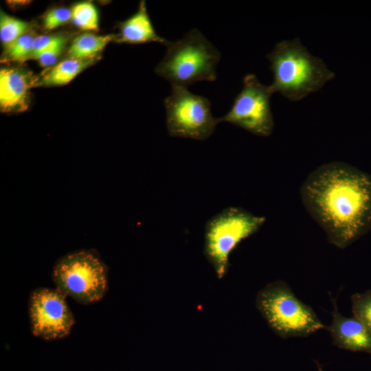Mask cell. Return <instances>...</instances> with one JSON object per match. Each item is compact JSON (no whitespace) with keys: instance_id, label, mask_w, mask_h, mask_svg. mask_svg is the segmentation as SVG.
Instances as JSON below:
<instances>
[{"instance_id":"obj_1","label":"cell","mask_w":371,"mask_h":371,"mask_svg":"<svg viewBox=\"0 0 371 371\" xmlns=\"http://www.w3.org/2000/svg\"><path fill=\"white\" fill-rule=\"evenodd\" d=\"M300 194L309 215L330 243L344 249L371 228V176L341 161L313 170Z\"/></svg>"},{"instance_id":"obj_2","label":"cell","mask_w":371,"mask_h":371,"mask_svg":"<svg viewBox=\"0 0 371 371\" xmlns=\"http://www.w3.org/2000/svg\"><path fill=\"white\" fill-rule=\"evenodd\" d=\"M267 58L273 76L271 90L292 102L319 90L335 76L321 58L309 53L299 38L277 43Z\"/></svg>"},{"instance_id":"obj_3","label":"cell","mask_w":371,"mask_h":371,"mask_svg":"<svg viewBox=\"0 0 371 371\" xmlns=\"http://www.w3.org/2000/svg\"><path fill=\"white\" fill-rule=\"evenodd\" d=\"M166 46V54L155 71L172 87H187L198 81L216 80L221 54L197 29Z\"/></svg>"},{"instance_id":"obj_4","label":"cell","mask_w":371,"mask_h":371,"mask_svg":"<svg viewBox=\"0 0 371 371\" xmlns=\"http://www.w3.org/2000/svg\"><path fill=\"white\" fill-rule=\"evenodd\" d=\"M256 304L269 326L283 339L307 337L326 328L314 311L283 281L273 282L260 290Z\"/></svg>"},{"instance_id":"obj_5","label":"cell","mask_w":371,"mask_h":371,"mask_svg":"<svg viewBox=\"0 0 371 371\" xmlns=\"http://www.w3.org/2000/svg\"><path fill=\"white\" fill-rule=\"evenodd\" d=\"M265 221V216L238 207H226L207 221L203 253L218 279L226 274L229 256L236 247L257 232Z\"/></svg>"},{"instance_id":"obj_6","label":"cell","mask_w":371,"mask_h":371,"mask_svg":"<svg viewBox=\"0 0 371 371\" xmlns=\"http://www.w3.org/2000/svg\"><path fill=\"white\" fill-rule=\"evenodd\" d=\"M52 278L58 291L84 304L98 302L108 289L106 266L87 250L73 251L58 259Z\"/></svg>"},{"instance_id":"obj_7","label":"cell","mask_w":371,"mask_h":371,"mask_svg":"<svg viewBox=\"0 0 371 371\" xmlns=\"http://www.w3.org/2000/svg\"><path fill=\"white\" fill-rule=\"evenodd\" d=\"M166 126L171 137L204 141L214 133L219 124L211 112L210 100L194 94L187 87H172V92L164 100Z\"/></svg>"},{"instance_id":"obj_8","label":"cell","mask_w":371,"mask_h":371,"mask_svg":"<svg viewBox=\"0 0 371 371\" xmlns=\"http://www.w3.org/2000/svg\"><path fill=\"white\" fill-rule=\"evenodd\" d=\"M273 93L270 86L262 84L254 74L246 75L243 89L218 122H229L258 136H269L274 127L270 106Z\"/></svg>"},{"instance_id":"obj_9","label":"cell","mask_w":371,"mask_h":371,"mask_svg":"<svg viewBox=\"0 0 371 371\" xmlns=\"http://www.w3.org/2000/svg\"><path fill=\"white\" fill-rule=\"evenodd\" d=\"M65 297L57 289L39 288L32 293L29 313L34 336L49 341L64 338L70 333L75 319Z\"/></svg>"},{"instance_id":"obj_10","label":"cell","mask_w":371,"mask_h":371,"mask_svg":"<svg viewBox=\"0 0 371 371\" xmlns=\"http://www.w3.org/2000/svg\"><path fill=\"white\" fill-rule=\"evenodd\" d=\"M37 76L14 67L0 71V109L3 113L23 112L28 107L29 90L34 87Z\"/></svg>"},{"instance_id":"obj_11","label":"cell","mask_w":371,"mask_h":371,"mask_svg":"<svg viewBox=\"0 0 371 371\" xmlns=\"http://www.w3.org/2000/svg\"><path fill=\"white\" fill-rule=\"evenodd\" d=\"M333 304V322L328 327L333 344L342 349L355 352H365L371 355V333L355 317H347L341 315L337 308L336 300L331 299Z\"/></svg>"},{"instance_id":"obj_12","label":"cell","mask_w":371,"mask_h":371,"mask_svg":"<svg viewBox=\"0 0 371 371\" xmlns=\"http://www.w3.org/2000/svg\"><path fill=\"white\" fill-rule=\"evenodd\" d=\"M115 41L129 44L156 42L166 45L169 41L157 34L147 12L144 1L139 2L137 12L121 22Z\"/></svg>"},{"instance_id":"obj_13","label":"cell","mask_w":371,"mask_h":371,"mask_svg":"<svg viewBox=\"0 0 371 371\" xmlns=\"http://www.w3.org/2000/svg\"><path fill=\"white\" fill-rule=\"evenodd\" d=\"M98 58L99 57L91 59L66 58L44 69L37 76L34 87L67 85L83 70L95 63Z\"/></svg>"},{"instance_id":"obj_14","label":"cell","mask_w":371,"mask_h":371,"mask_svg":"<svg viewBox=\"0 0 371 371\" xmlns=\"http://www.w3.org/2000/svg\"><path fill=\"white\" fill-rule=\"evenodd\" d=\"M117 34L97 35L84 33L76 37L67 51V56L76 59H91L98 58L111 41H115Z\"/></svg>"},{"instance_id":"obj_15","label":"cell","mask_w":371,"mask_h":371,"mask_svg":"<svg viewBox=\"0 0 371 371\" xmlns=\"http://www.w3.org/2000/svg\"><path fill=\"white\" fill-rule=\"evenodd\" d=\"M30 27V23L10 16L1 10L0 39L4 47L27 33Z\"/></svg>"},{"instance_id":"obj_16","label":"cell","mask_w":371,"mask_h":371,"mask_svg":"<svg viewBox=\"0 0 371 371\" xmlns=\"http://www.w3.org/2000/svg\"><path fill=\"white\" fill-rule=\"evenodd\" d=\"M71 10V21L79 29L86 31L98 30V13L91 2L76 3Z\"/></svg>"},{"instance_id":"obj_17","label":"cell","mask_w":371,"mask_h":371,"mask_svg":"<svg viewBox=\"0 0 371 371\" xmlns=\"http://www.w3.org/2000/svg\"><path fill=\"white\" fill-rule=\"evenodd\" d=\"M34 35L27 32L4 47L3 62H23L30 59Z\"/></svg>"},{"instance_id":"obj_18","label":"cell","mask_w":371,"mask_h":371,"mask_svg":"<svg viewBox=\"0 0 371 371\" xmlns=\"http://www.w3.org/2000/svg\"><path fill=\"white\" fill-rule=\"evenodd\" d=\"M352 311L371 333V289L351 296Z\"/></svg>"},{"instance_id":"obj_19","label":"cell","mask_w":371,"mask_h":371,"mask_svg":"<svg viewBox=\"0 0 371 371\" xmlns=\"http://www.w3.org/2000/svg\"><path fill=\"white\" fill-rule=\"evenodd\" d=\"M71 20V10L65 7L52 9L45 14L43 25L46 30H54Z\"/></svg>"},{"instance_id":"obj_20","label":"cell","mask_w":371,"mask_h":371,"mask_svg":"<svg viewBox=\"0 0 371 371\" xmlns=\"http://www.w3.org/2000/svg\"><path fill=\"white\" fill-rule=\"evenodd\" d=\"M67 40V38L64 34L36 36L33 40L30 58L35 59L36 57L43 52Z\"/></svg>"},{"instance_id":"obj_21","label":"cell","mask_w":371,"mask_h":371,"mask_svg":"<svg viewBox=\"0 0 371 371\" xmlns=\"http://www.w3.org/2000/svg\"><path fill=\"white\" fill-rule=\"evenodd\" d=\"M67 41L60 42L38 55L36 59L43 67H50L56 65L58 58L66 45Z\"/></svg>"}]
</instances>
